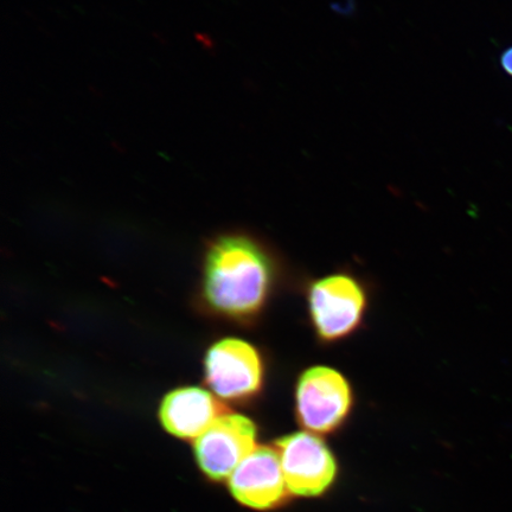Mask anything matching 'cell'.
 <instances>
[{"label":"cell","instance_id":"7a4b0ae2","mask_svg":"<svg viewBox=\"0 0 512 512\" xmlns=\"http://www.w3.org/2000/svg\"><path fill=\"white\" fill-rule=\"evenodd\" d=\"M352 403L350 384L337 370L315 367L300 376L296 390L297 415L311 432L336 430L347 418Z\"/></svg>","mask_w":512,"mask_h":512},{"label":"cell","instance_id":"8992f818","mask_svg":"<svg viewBox=\"0 0 512 512\" xmlns=\"http://www.w3.org/2000/svg\"><path fill=\"white\" fill-rule=\"evenodd\" d=\"M256 428L240 414H223L196 439L195 453L201 469L210 478L232 476L242 460L255 450Z\"/></svg>","mask_w":512,"mask_h":512},{"label":"cell","instance_id":"277c9868","mask_svg":"<svg viewBox=\"0 0 512 512\" xmlns=\"http://www.w3.org/2000/svg\"><path fill=\"white\" fill-rule=\"evenodd\" d=\"M206 379L222 399L251 398L264 382V364L253 345L241 339H223L208 351Z\"/></svg>","mask_w":512,"mask_h":512},{"label":"cell","instance_id":"6da1fadb","mask_svg":"<svg viewBox=\"0 0 512 512\" xmlns=\"http://www.w3.org/2000/svg\"><path fill=\"white\" fill-rule=\"evenodd\" d=\"M272 285L266 254L245 236H227L211 247L204 272V294L217 312L234 318L255 315Z\"/></svg>","mask_w":512,"mask_h":512},{"label":"cell","instance_id":"52a82bcc","mask_svg":"<svg viewBox=\"0 0 512 512\" xmlns=\"http://www.w3.org/2000/svg\"><path fill=\"white\" fill-rule=\"evenodd\" d=\"M229 488L247 507L259 510L274 507L288 490L279 453L268 447L255 448L229 477Z\"/></svg>","mask_w":512,"mask_h":512},{"label":"cell","instance_id":"5b68a950","mask_svg":"<svg viewBox=\"0 0 512 512\" xmlns=\"http://www.w3.org/2000/svg\"><path fill=\"white\" fill-rule=\"evenodd\" d=\"M281 467L288 491L299 496H317L336 476V463L317 435L299 432L278 440Z\"/></svg>","mask_w":512,"mask_h":512},{"label":"cell","instance_id":"3957f363","mask_svg":"<svg viewBox=\"0 0 512 512\" xmlns=\"http://www.w3.org/2000/svg\"><path fill=\"white\" fill-rule=\"evenodd\" d=\"M366 305L362 287L348 275H331L319 280L309 292L313 326L326 342L338 341L356 330Z\"/></svg>","mask_w":512,"mask_h":512},{"label":"cell","instance_id":"ba28073f","mask_svg":"<svg viewBox=\"0 0 512 512\" xmlns=\"http://www.w3.org/2000/svg\"><path fill=\"white\" fill-rule=\"evenodd\" d=\"M219 416V403L201 388L177 389L160 407L165 430L183 439H197Z\"/></svg>","mask_w":512,"mask_h":512},{"label":"cell","instance_id":"9c48e42d","mask_svg":"<svg viewBox=\"0 0 512 512\" xmlns=\"http://www.w3.org/2000/svg\"><path fill=\"white\" fill-rule=\"evenodd\" d=\"M503 72L512 78V47L505 49L501 55Z\"/></svg>","mask_w":512,"mask_h":512}]
</instances>
